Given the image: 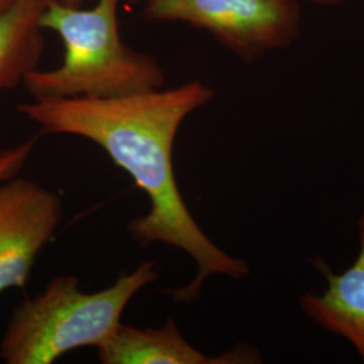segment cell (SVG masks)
<instances>
[{
	"mask_svg": "<svg viewBox=\"0 0 364 364\" xmlns=\"http://www.w3.org/2000/svg\"><path fill=\"white\" fill-rule=\"evenodd\" d=\"M213 97L212 88L195 80L117 97L33 99L16 105V111L43 132L75 135L97 144L144 191L150 209L129 221L132 240L178 248L197 264L188 285L170 290L177 304L195 302L210 275L240 279L250 273L246 260L218 247L197 224L173 169V147L183 120Z\"/></svg>",
	"mask_w": 364,
	"mask_h": 364,
	"instance_id": "6da1fadb",
	"label": "cell"
},
{
	"mask_svg": "<svg viewBox=\"0 0 364 364\" xmlns=\"http://www.w3.org/2000/svg\"><path fill=\"white\" fill-rule=\"evenodd\" d=\"M120 1L97 0L91 9L49 3L41 26L61 38L64 58L57 68L27 75L23 87L33 99H105L164 88L166 78L156 57L132 50L120 38Z\"/></svg>",
	"mask_w": 364,
	"mask_h": 364,
	"instance_id": "7a4b0ae2",
	"label": "cell"
},
{
	"mask_svg": "<svg viewBox=\"0 0 364 364\" xmlns=\"http://www.w3.org/2000/svg\"><path fill=\"white\" fill-rule=\"evenodd\" d=\"M159 277L154 260L99 291H82L75 275H58L14 309L0 341L7 364H52L68 352L100 347L117 331L129 302Z\"/></svg>",
	"mask_w": 364,
	"mask_h": 364,
	"instance_id": "3957f363",
	"label": "cell"
},
{
	"mask_svg": "<svg viewBox=\"0 0 364 364\" xmlns=\"http://www.w3.org/2000/svg\"><path fill=\"white\" fill-rule=\"evenodd\" d=\"M144 11L153 22L204 30L248 63L289 46L301 26L296 0H144Z\"/></svg>",
	"mask_w": 364,
	"mask_h": 364,
	"instance_id": "277c9868",
	"label": "cell"
},
{
	"mask_svg": "<svg viewBox=\"0 0 364 364\" xmlns=\"http://www.w3.org/2000/svg\"><path fill=\"white\" fill-rule=\"evenodd\" d=\"M63 215L61 196L38 182L15 176L0 183V294L26 287Z\"/></svg>",
	"mask_w": 364,
	"mask_h": 364,
	"instance_id": "5b68a950",
	"label": "cell"
},
{
	"mask_svg": "<svg viewBox=\"0 0 364 364\" xmlns=\"http://www.w3.org/2000/svg\"><path fill=\"white\" fill-rule=\"evenodd\" d=\"M360 250L348 269L335 274L324 259L313 260L324 274L321 294L306 293L299 299L302 312L317 326L347 338L364 362V213L359 220Z\"/></svg>",
	"mask_w": 364,
	"mask_h": 364,
	"instance_id": "8992f818",
	"label": "cell"
},
{
	"mask_svg": "<svg viewBox=\"0 0 364 364\" xmlns=\"http://www.w3.org/2000/svg\"><path fill=\"white\" fill-rule=\"evenodd\" d=\"M97 350L103 364H210L248 363L250 348L234 350L219 358H209L196 350L173 318L159 328H138L120 324L115 333Z\"/></svg>",
	"mask_w": 364,
	"mask_h": 364,
	"instance_id": "52a82bcc",
	"label": "cell"
},
{
	"mask_svg": "<svg viewBox=\"0 0 364 364\" xmlns=\"http://www.w3.org/2000/svg\"><path fill=\"white\" fill-rule=\"evenodd\" d=\"M52 0H14L0 14V92L23 84L45 49L41 16Z\"/></svg>",
	"mask_w": 364,
	"mask_h": 364,
	"instance_id": "ba28073f",
	"label": "cell"
},
{
	"mask_svg": "<svg viewBox=\"0 0 364 364\" xmlns=\"http://www.w3.org/2000/svg\"><path fill=\"white\" fill-rule=\"evenodd\" d=\"M38 142V136L28 138L22 144L0 150V183L15 177L26 165Z\"/></svg>",
	"mask_w": 364,
	"mask_h": 364,
	"instance_id": "9c48e42d",
	"label": "cell"
},
{
	"mask_svg": "<svg viewBox=\"0 0 364 364\" xmlns=\"http://www.w3.org/2000/svg\"><path fill=\"white\" fill-rule=\"evenodd\" d=\"M63 3H65L68 6H73V7H81V4H82V1L84 0H61ZM122 1H126V3H131V4H135V3H138L139 0H122Z\"/></svg>",
	"mask_w": 364,
	"mask_h": 364,
	"instance_id": "30bf717a",
	"label": "cell"
},
{
	"mask_svg": "<svg viewBox=\"0 0 364 364\" xmlns=\"http://www.w3.org/2000/svg\"><path fill=\"white\" fill-rule=\"evenodd\" d=\"M317 4H323V6H336V4H341L346 0H312Z\"/></svg>",
	"mask_w": 364,
	"mask_h": 364,
	"instance_id": "8fae6325",
	"label": "cell"
},
{
	"mask_svg": "<svg viewBox=\"0 0 364 364\" xmlns=\"http://www.w3.org/2000/svg\"><path fill=\"white\" fill-rule=\"evenodd\" d=\"M13 1L14 0H0V14L3 13Z\"/></svg>",
	"mask_w": 364,
	"mask_h": 364,
	"instance_id": "7c38bea8",
	"label": "cell"
}]
</instances>
